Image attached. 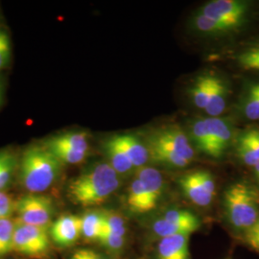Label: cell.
I'll use <instances>...</instances> for the list:
<instances>
[{"mask_svg": "<svg viewBox=\"0 0 259 259\" xmlns=\"http://www.w3.org/2000/svg\"><path fill=\"white\" fill-rule=\"evenodd\" d=\"M119 185V174L110 163L100 162L72 180L67 192L74 204L88 207L104 203Z\"/></svg>", "mask_w": 259, "mask_h": 259, "instance_id": "1", "label": "cell"}, {"mask_svg": "<svg viewBox=\"0 0 259 259\" xmlns=\"http://www.w3.org/2000/svg\"><path fill=\"white\" fill-rule=\"evenodd\" d=\"M63 163L45 146L32 145L23 153L19 177L29 193L40 194L53 185L61 174Z\"/></svg>", "mask_w": 259, "mask_h": 259, "instance_id": "2", "label": "cell"}, {"mask_svg": "<svg viewBox=\"0 0 259 259\" xmlns=\"http://www.w3.org/2000/svg\"><path fill=\"white\" fill-rule=\"evenodd\" d=\"M227 217L232 226L240 231H248L259 218L258 192L246 183H235L224 194Z\"/></svg>", "mask_w": 259, "mask_h": 259, "instance_id": "3", "label": "cell"}, {"mask_svg": "<svg viewBox=\"0 0 259 259\" xmlns=\"http://www.w3.org/2000/svg\"><path fill=\"white\" fill-rule=\"evenodd\" d=\"M198 12L235 32L248 21L250 4L242 0H213L205 3Z\"/></svg>", "mask_w": 259, "mask_h": 259, "instance_id": "4", "label": "cell"}, {"mask_svg": "<svg viewBox=\"0 0 259 259\" xmlns=\"http://www.w3.org/2000/svg\"><path fill=\"white\" fill-rule=\"evenodd\" d=\"M15 211L19 215V222L46 228L52 218L53 203L45 195L29 193L16 202Z\"/></svg>", "mask_w": 259, "mask_h": 259, "instance_id": "5", "label": "cell"}, {"mask_svg": "<svg viewBox=\"0 0 259 259\" xmlns=\"http://www.w3.org/2000/svg\"><path fill=\"white\" fill-rule=\"evenodd\" d=\"M50 240L46 228L18 222L14 232V250L21 254L38 257L49 250Z\"/></svg>", "mask_w": 259, "mask_h": 259, "instance_id": "6", "label": "cell"}, {"mask_svg": "<svg viewBox=\"0 0 259 259\" xmlns=\"http://www.w3.org/2000/svg\"><path fill=\"white\" fill-rule=\"evenodd\" d=\"M147 142L157 144L170 152L187 159L191 162L195 157V149L191 145L190 139L184 130L178 126H169L157 130L149 136Z\"/></svg>", "mask_w": 259, "mask_h": 259, "instance_id": "7", "label": "cell"}, {"mask_svg": "<svg viewBox=\"0 0 259 259\" xmlns=\"http://www.w3.org/2000/svg\"><path fill=\"white\" fill-rule=\"evenodd\" d=\"M50 235L60 247L72 246L81 236V217L68 214L59 217L51 226Z\"/></svg>", "mask_w": 259, "mask_h": 259, "instance_id": "8", "label": "cell"}, {"mask_svg": "<svg viewBox=\"0 0 259 259\" xmlns=\"http://www.w3.org/2000/svg\"><path fill=\"white\" fill-rule=\"evenodd\" d=\"M207 124L211 139L212 158H220L229 149L232 142L233 132L231 122L223 117H207Z\"/></svg>", "mask_w": 259, "mask_h": 259, "instance_id": "9", "label": "cell"}, {"mask_svg": "<svg viewBox=\"0 0 259 259\" xmlns=\"http://www.w3.org/2000/svg\"><path fill=\"white\" fill-rule=\"evenodd\" d=\"M237 156L248 166L254 167L259 162V130H246L235 139Z\"/></svg>", "mask_w": 259, "mask_h": 259, "instance_id": "10", "label": "cell"}, {"mask_svg": "<svg viewBox=\"0 0 259 259\" xmlns=\"http://www.w3.org/2000/svg\"><path fill=\"white\" fill-rule=\"evenodd\" d=\"M189 236L182 234L161 238L157 246L158 259H190Z\"/></svg>", "mask_w": 259, "mask_h": 259, "instance_id": "11", "label": "cell"}, {"mask_svg": "<svg viewBox=\"0 0 259 259\" xmlns=\"http://www.w3.org/2000/svg\"><path fill=\"white\" fill-rule=\"evenodd\" d=\"M230 95L228 83L220 76L215 74L209 100L204 109L208 117H219L226 110Z\"/></svg>", "mask_w": 259, "mask_h": 259, "instance_id": "12", "label": "cell"}, {"mask_svg": "<svg viewBox=\"0 0 259 259\" xmlns=\"http://www.w3.org/2000/svg\"><path fill=\"white\" fill-rule=\"evenodd\" d=\"M181 188L185 192V196L198 206H207L211 204L213 198L204 190L201 185L197 172L193 171L182 177L179 180Z\"/></svg>", "mask_w": 259, "mask_h": 259, "instance_id": "13", "label": "cell"}, {"mask_svg": "<svg viewBox=\"0 0 259 259\" xmlns=\"http://www.w3.org/2000/svg\"><path fill=\"white\" fill-rule=\"evenodd\" d=\"M127 204L131 211L139 214L149 212L156 207L151 201L147 189L138 178L130 185Z\"/></svg>", "mask_w": 259, "mask_h": 259, "instance_id": "14", "label": "cell"}, {"mask_svg": "<svg viewBox=\"0 0 259 259\" xmlns=\"http://www.w3.org/2000/svg\"><path fill=\"white\" fill-rule=\"evenodd\" d=\"M116 138L128 155L133 166L136 168L144 167V164L150 159L147 146L133 135H119L116 136Z\"/></svg>", "mask_w": 259, "mask_h": 259, "instance_id": "15", "label": "cell"}, {"mask_svg": "<svg viewBox=\"0 0 259 259\" xmlns=\"http://www.w3.org/2000/svg\"><path fill=\"white\" fill-rule=\"evenodd\" d=\"M214 76L215 74L211 73L199 75L189 87L188 95L196 108L202 110L206 108L212 90Z\"/></svg>", "mask_w": 259, "mask_h": 259, "instance_id": "16", "label": "cell"}, {"mask_svg": "<svg viewBox=\"0 0 259 259\" xmlns=\"http://www.w3.org/2000/svg\"><path fill=\"white\" fill-rule=\"evenodd\" d=\"M190 28L195 33L205 37H222L233 33L230 28L223 25L217 20L205 17L198 11L190 19Z\"/></svg>", "mask_w": 259, "mask_h": 259, "instance_id": "17", "label": "cell"}, {"mask_svg": "<svg viewBox=\"0 0 259 259\" xmlns=\"http://www.w3.org/2000/svg\"><path fill=\"white\" fill-rule=\"evenodd\" d=\"M104 149L110 159V164L118 174H127L134 168L128 155L119 143L116 136L105 142Z\"/></svg>", "mask_w": 259, "mask_h": 259, "instance_id": "18", "label": "cell"}, {"mask_svg": "<svg viewBox=\"0 0 259 259\" xmlns=\"http://www.w3.org/2000/svg\"><path fill=\"white\" fill-rule=\"evenodd\" d=\"M137 178L142 182L148 191L152 203L157 206L164 185L161 173L153 167H142L138 171Z\"/></svg>", "mask_w": 259, "mask_h": 259, "instance_id": "19", "label": "cell"}, {"mask_svg": "<svg viewBox=\"0 0 259 259\" xmlns=\"http://www.w3.org/2000/svg\"><path fill=\"white\" fill-rule=\"evenodd\" d=\"M190 141L193 142L195 148L204 155L211 156V139L210 132L206 118L194 121L190 126Z\"/></svg>", "mask_w": 259, "mask_h": 259, "instance_id": "20", "label": "cell"}, {"mask_svg": "<svg viewBox=\"0 0 259 259\" xmlns=\"http://www.w3.org/2000/svg\"><path fill=\"white\" fill-rule=\"evenodd\" d=\"M149 157L154 162L161 163L167 166L174 168H185L189 165V161L183 157L177 155L176 153L170 152L166 149L158 146L157 144L147 142Z\"/></svg>", "mask_w": 259, "mask_h": 259, "instance_id": "21", "label": "cell"}, {"mask_svg": "<svg viewBox=\"0 0 259 259\" xmlns=\"http://www.w3.org/2000/svg\"><path fill=\"white\" fill-rule=\"evenodd\" d=\"M104 230L103 212L89 211L81 217V236L87 240H98Z\"/></svg>", "mask_w": 259, "mask_h": 259, "instance_id": "22", "label": "cell"}, {"mask_svg": "<svg viewBox=\"0 0 259 259\" xmlns=\"http://www.w3.org/2000/svg\"><path fill=\"white\" fill-rule=\"evenodd\" d=\"M46 143L53 144L58 146H63L66 148L72 149L75 151H80L88 153L89 151V139L84 133L70 132L57 136L55 138L47 140Z\"/></svg>", "mask_w": 259, "mask_h": 259, "instance_id": "23", "label": "cell"}, {"mask_svg": "<svg viewBox=\"0 0 259 259\" xmlns=\"http://www.w3.org/2000/svg\"><path fill=\"white\" fill-rule=\"evenodd\" d=\"M241 111L249 120H259V83L251 84L244 95Z\"/></svg>", "mask_w": 259, "mask_h": 259, "instance_id": "24", "label": "cell"}, {"mask_svg": "<svg viewBox=\"0 0 259 259\" xmlns=\"http://www.w3.org/2000/svg\"><path fill=\"white\" fill-rule=\"evenodd\" d=\"M17 167V158L10 150L0 151V191L9 185Z\"/></svg>", "mask_w": 259, "mask_h": 259, "instance_id": "25", "label": "cell"}, {"mask_svg": "<svg viewBox=\"0 0 259 259\" xmlns=\"http://www.w3.org/2000/svg\"><path fill=\"white\" fill-rule=\"evenodd\" d=\"M152 231L160 238L174 236V235H182V234L190 235L196 232L192 228L183 226V225H178L174 223L167 222L161 218L157 219V221L153 223Z\"/></svg>", "mask_w": 259, "mask_h": 259, "instance_id": "26", "label": "cell"}, {"mask_svg": "<svg viewBox=\"0 0 259 259\" xmlns=\"http://www.w3.org/2000/svg\"><path fill=\"white\" fill-rule=\"evenodd\" d=\"M161 219L167 222L174 223L178 225H183L192 228L196 232L200 229V219L189 210L186 209H170L164 213Z\"/></svg>", "mask_w": 259, "mask_h": 259, "instance_id": "27", "label": "cell"}, {"mask_svg": "<svg viewBox=\"0 0 259 259\" xmlns=\"http://www.w3.org/2000/svg\"><path fill=\"white\" fill-rule=\"evenodd\" d=\"M54 156H55L63 164L67 163V164H78L83 161L87 157L88 153L84 152H80V151H75L72 149L66 148L63 146H58V145H53V144H48L45 143L44 144Z\"/></svg>", "mask_w": 259, "mask_h": 259, "instance_id": "28", "label": "cell"}, {"mask_svg": "<svg viewBox=\"0 0 259 259\" xmlns=\"http://www.w3.org/2000/svg\"><path fill=\"white\" fill-rule=\"evenodd\" d=\"M15 226L10 218L0 220V258L14 250Z\"/></svg>", "mask_w": 259, "mask_h": 259, "instance_id": "29", "label": "cell"}, {"mask_svg": "<svg viewBox=\"0 0 259 259\" xmlns=\"http://www.w3.org/2000/svg\"><path fill=\"white\" fill-rule=\"evenodd\" d=\"M236 61L246 70L259 71V44L249 47L236 56Z\"/></svg>", "mask_w": 259, "mask_h": 259, "instance_id": "30", "label": "cell"}, {"mask_svg": "<svg viewBox=\"0 0 259 259\" xmlns=\"http://www.w3.org/2000/svg\"><path fill=\"white\" fill-rule=\"evenodd\" d=\"M104 217V230L120 236L126 235V225L124 219L114 212H103Z\"/></svg>", "mask_w": 259, "mask_h": 259, "instance_id": "31", "label": "cell"}, {"mask_svg": "<svg viewBox=\"0 0 259 259\" xmlns=\"http://www.w3.org/2000/svg\"><path fill=\"white\" fill-rule=\"evenodd\" d=\"M98 241L102 244L103 246L112 251H117L121 250L125 244V237L117 234H113L111 232L103 231L101 236Z\"/></svg>", "mask_w": 259, "mask_h": 259, "instance_id": "32", "label": "cell"}, {"mask_svg": "<svg viewBox=\"0 0 259 259\" xmlns=\"http://www.w3.org/2000/svg\"><path fill=\"white\" fill-rule=\"evenodd\" d=\"M16 203L12 200L9 195L0 191V220L10 218L15 211Z\"/></svg>", "mask_w": 259, "mask_h": 259, "instance_id": "33", "label": "cell"}, {"mask_svg": "<svg viewBox=\"0 0 259 259\" xmlns=\"http://www.w3.org/2000/svg\"><path fill=\"white\" fill-rule=\"evenodd\" d=\"M197 172V176L201 183V185H203L204 190L208 193L210 197L214 198L215 196V182L213 179L212 175L208 172V171H204V170H198Z\"/></svg>", "mask_w": 259, "mask_h": 259, "instance_id": "34", "label": "cell"}, {"mask_svg": "<svg viewBox=\"0 0 259 259\" xmlns=\"http://www.w3.org/2000/svg\"><path fill=\"white\" fill-rule=\"evenodd\" d=\"M245 240L253 250L259 251V218L252 227L245 232Z\"/></svg>", "mask_w": 259, "mask_h": 259, "instance_id": "35", "label": "cell"}, {"mask_svg": "<svg viewBox=\"0 0 259 259\" xmlns=\"http://www.w3.org/2000/svg\"><path fill=\"white\" fill-rule=\"evenodd\" d=\"M70 259H108L104 254L92 249H79L71 255Z\"/></svg>", "mask_w": 259, "mask_h": 259, "instance_id": "36", "label": "cell"}, {"mask_svg": "<svg viewBox=\"0 0 259 259\" xmlns=\"http://www.w3.org/2000/svg\"><path fill=\"white\" fill-rule=\"evenodd\" d=\"M11 57V49L0 51V70L8 65Z\"/></svg>", "mask_w": 259, "mask_h": 259, "instance_id": "37", "label": "cell"}, {"mask_svg": "<svg viewBox=\"0 0 259 259\" xmlns=\"http://www.w3.org/2000/svg\"><path fill=\"white\" fill-rule=\"evenodd\" d=\"M10 49V39L7 33L0 30V51Z\"/></svg>", "mask_w": 259, "mask_h": 259, "instance_id": "38", "label": "cell"}, {"mask_svg": "<svg viewBox=\"0 0 259 259\" xmlns=\"http://www.w3.org/2000/svg\"><path fill=\"white\" fill-rule=\"evenodd\" d=\"M254 168V172H255V176L257 178V180H258L259 182V162L255 165V166L253 167Z\"/></svg>", "mask_w": 259, "mask_h": 259, "instance_id": "39", "label": "cell"}, {"mask_svg": "<svg viewBox=\"0 0 259 259\" xmlns=\"http://www.w3.org/2000/svg\"><path fill=\"white\" fill-rule=\"evenodd\" d=\"M0 90H2V81H1V78H0Z\"/></svg>", "mask_w": 259, "mask_h": 259, "instance_id": "40", "label": "cell"}, {"mask_svg": "<svg viewBox=\"0 0 259 259\" xmlns=\"http://www.w3.org/2000/svg\"><path fill=\"white\" fill-rule=\"evenodd\" d=\"M1 97H2V90H0V101H1Z\"/></svg>", "mask_w": 259, "mask_h": 259, "instance_id": "41", "label": "cell"}]
</instances>
